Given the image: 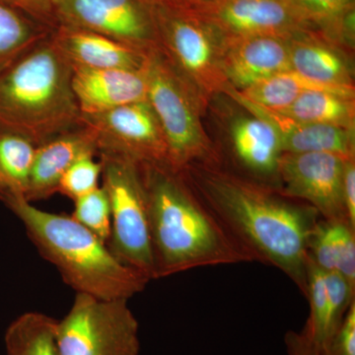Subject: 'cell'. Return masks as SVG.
I'll use <instances>...</instances> for the list:
<instances>
[{
	"label": "cell",
	"mask_w": 355,
	"mask_h": 355,
	"mask_svg": "<svg viewBox=\"0 0 355 355\" xmlns=\"http://www.w3.org/2000/svg\"><path fill=\"white\" fill-rule=\"evenodd\" d=\"M93 154L77 159L60 180L58 193L72 200L87 195L99 188L102 176L101 162H96Z\"/></svg>",
	"instance_id": "cell-28"
},
{
	"label": "cell",
	"mask_w": 355,
	"mask_h": 355,
	"mask_svg": "<svg viewBox=\"0 0 355 355\" xmlns=\"http://www.w3.org/2000/svg\"><path fill=\"white\" fill-rule=\"evenodd\" d=\"M343 198L350 227L355 230V164L354 158L347 159L343 168Z\"/></svg>",
	"instance_id": "cell-32"
},
{
	"label": "cell",
	"mask_w": 355,
	"mask_h": 355,
	"mask_svg": "<svg viewBox=\"0 0 355 355\" xmlns=\"http://www.w3.org/2000/svg\"><path fill=\"white\" fill-rule=\"evenodd\" d=\"M232 133L235 153L243 164L260 175H277L284 153L279 132L272 123L254 116L238 121Z\"/></svg>",
	"instance_id": "cell-19"
},
{
	"label": "cell",
	"mask_w": 355,
	"mask_h": 355,
	"mask_svg": "<svg viewBox=\"0 0 355 355\" xmlns=\"http://www.w3.org/2000/svg\"><path fill=\"white\" fill-rule=\"evenodd\" d=\"M178 1L193 2V1H197V0H178Z\"/></svg>",
	"instance_id": "cell-35"
},
{
	"label": "cell",
	"mask_w": 355,
	"mask_h": 355,
	"mask_svg": "<svg viewBox=\"0 0 355 355\" xmlns=\"http://www.w3.org/2000/svg\"><path fill=\"white\" fill-rule=\"evenodd\" d=\"M87 154H98L97 147L93 135L83 125L36 146L26 200L38 202L58 193L64 173L77 159Z\"/></svg>",
	"instance_id": "cell-16"
},
{
	"label": "cell",
	"mask_w": 355,
	"mask_h": 355,
	"mask_svg": "<svg viewBox=\"0 0 355 355\" xmlns=\"http://www.w3.org/2000/svg\"><path fill=\"white\" fill-rule=\"evenodd\" d=\"M72 89L81 114L109 110L146 101V69H94L72 67Z\"/></svg>",
	"instance_id": "cell-14"
},
{
	"label": "cell",
	"mask_w": 355,
	"mask_h": 355,
	"mask_svg": "<svg viewBox=\"0 0 355 355\" xmlns=\"http://www.w3.org/2000/svg\"><path fill=\"white\" fill-rule=\"evenodd\" d=\"M277 112L303 123H323L354 130V98L324 91H306L291 106Z\"/></svg>",
	"instance_id": "cell-23"
},
{
	"label": "cell",
	"mask_w": 355,
	"mask_h": 355,
	"mask_svg": "<svg viewBox=\"0 0 355 355\" xmlns=\"http://www.w3.org/2000/svg\"><path fill=\"white\" fill-rule=\"evenodd\" d=\"M36 146L24 137L0 132V195L23 196L29 189Z\"/></svg>",
	"instance_id": "cell-25"
},
{
	"label": "cell",
	"mask_w": 355,
	"mask_h": 355,
	"mask_svg": "<svg viewBox=\"0 0 355 355\" xmlns=\"http://www.w3.org/2000/svg\"><path fill=\"white\" fill-rule=\"evenodd\" d=\"M102 187L112 212V253L149 280L156 279L149 225L148 202L139 163L120 156L99 154Z\"/></svg>",
	"instance_id": "cell-7"
},
{
	"label": "cell",
	"mask_w": 355,
	"mask_h": 355,
	"mask_svg": "<svg viewBox=\"0 0 355 355\" xmlns=\"http://www.w3.org/2000/svg\"><path fill=\"white\" fill-rule=\"evenodd\" d=\"M0 200L22 222L40 254L76 293L130 300L146 288V275L121 263L106 243L71 216L44 211L23 196L3 193Z\"/></svg>",
	"instance_id": "cell-3"
},
{
	"label": "cell",
	"mask_w": 355,
	"mask_h": 355,
	"mask_svg": "<svg viewBox=\"0 0 355 355\" xmlns=\"http://www.w3.org/2000/svg\"><path fill=\"white\" fill-rule=\"evenodd\" d=\"M355 230L349 225L343 229L338 249L336 272L355 291Z\"/></svg>",
	"instance_id": "cell-31"
},
{
	"label": "cell",
	"mask_w": 355,
	"mask_h": 355,
	"mask_svg": "<svg viewBox=\"0 0 355 355\" xmlns=\"http://www.w3.org/2000/svg\"><path fill=\"white\" fill-rule=\"evenodd\" d=\"M148 202L156 279L203 266L252 261L209 207L187 189L180 171L139 164Z\"/></svg>",
	"instance_id": "cell-2"
},
{
	"label": "cell",
	"mask_w": 355,
	"mask_h": 355,
	"mask_svg": "<svg viewBox=\"0 0 355 355\" xmlns=\"http://www.w3.org/2000/svg\"><path fill=\"white\" fill-rule=\"evenodd\" d=\"M291 69L300 76L328 85L352 87L347 60L333 43L314 30H303L288 38Z\"/></svg>",
	"instance_id": "cell-18"
},
{
	"label": "cell",
	"mask_w": 355,
	"mask_h": 355,
	"mask_svg": "<svg viewBox=\"0 0 355 355\" xmlns=\"http://www.w3.org/2000/svg\"><path fill=\"white\" fill-rule=\"evenodd\" d=\"M146 2H148L151 6H156V4L161 3V2H164L166 0H146Z\"/></svg>",
	"instance_id": "cell-34"
},
{
	"label": "cell",
	"mask_w": 355,
	"mask_h": 355,
	"mask_svg": "<svg viewBox=\"0 0 355 355\" xmlns=\"http://www.w3.org/2000/svg\"><path fill=\"white\" fill-rule=\"evenodd\" d=\"M191 174L210 211L252 261L279 268L306 294L310 240L319 222L317 210L286 202L258 184L216 170H191Z\"/></svg>",
	"instance_id": "cell-1"
},
{
	"label": "cell",
	"mask_w": 355,
	"mask_h": 355,
	"mask_svg": "<svg viewBox=\"0 0 355 355\" xmlns=\"http://www.w3.org/2000/svg\"><path fill=\"white\" fill-rule=\"evenodd\" d=\"M184 3L190 4L211 23L224 39L253 36L289 38L309 29L287 0H197Z\"/></svg>",
	"instance_id": "cell-12"
},
{
	"label": "cell",
	"mask_w": 355,
	"mask_h": 355,
	"mask_svg": "<svg viewBox=\"0 0 355 355\" xmlns=\"http://www.w3.org/2000/svg\"><path fill=\"white\" fill-rule=\"evenodd\" d=\"M147 101L157 116L167 144L168 165L182 171L211 159L198 114L197 93L173 67L160 46L146 53Z\"/></svg>",
	"instance_id": "cell-6"
},
{
	"label": "cell",
	"mask_w": 355,
	"mask_h": 355,
	"mask_svg": "<svg viewBox=\"0 0 355 355\" xmlns=\"http://www.w3.org/2000/svg\"><path fill=\"white\" fill-rule=\"evenodd\" d=\"M79 125L94 137L98 154L120 156L139 164H168L164 133L147 100L102 113L81 114Z\"/></svg>",
	"instance_id": "cell-10"
},
{
	"label": "cell",
	"mask_w": 355,
	"mask_h": 355,
	"mask_svg": "<svg viewBox=\"0 0 355 355\" xmlns=\"http://www.w3.org/2000/svg\"><path fill=\"white\" fill-rule=\"evenodd\" d=\"M0 4L15 9L51 29L58 27L53 0H0Z\"/></svg>",
	"instance_id": "cell-30"
},
{
	"label": "cell",
	"mask_w": 355,
	"mask_h": 355,
	"mask_svg": "<svg viewBox=\"0 0 355 355\" xmlns=\"http://www.w3.org/2000/svg\"><path fill=\"white\" fill-rule=\"evenodd\" d=\"M60 355H139V324L128 299H101L76 293L58 321Z\"/></svg>",
	"instance_id": "cell-8"
},
{
	"label": "cell",
	"mask_w": 355,
	"mask_h": 355,
	"mask_svg": "<svg viewBox=\"0 0 355 355\" xmlns=\"http://www.w3.org/2000/svg\"><path fill=\"white\" fill-rule=\"evenodd\" d=\"M153 13L161 50L193 90L227 91L220 32L184 2L166 0L153 6Z\"/></svg>",
	"instance_id": "cell-5"
},
{
	"label": "cell",
	"mask_w": 355,
	"mask_h": 355,
	"mask_svg": "<svg viewBox=\"0 0 355 355\" xmlns=\"http://www.w3.org/2000/svg\"><path fill=\"white\" fill-rule=\"evenodd\" d=\"M72 73L51 33L0 74V132L39 146L78 127Z\"/></svg>",
	"instance_id": "cell-4"
},
{
	"label": "cell",
	"mask_w": 355,
	"mask_h": 355,
	"mask_svg": "<svg viewBox=\"0 0 355 355\" xmlns=\"http://www.w3.org/2000/svg\"><path fill=\"white\" fill-rule=\"evenodd\" d=\"M221 67L229 85L234 86L237 91L292 70L288 38L253 36L224 39Z\"/></svg>",
	"instance_id": "cell-13"
},
{
	"label": "cell",
	"mask_w": 355,
	"mask_h": 355,
	"mask_svg": "<svg viewBox=\"0 0 355 355\" xmlns=\"http://www.w3.org/2000/svg\"><path fill=\"white\" fill-rule=\"evenodd\" d=\"M57 326L58 320L44 313L20 315L6 331V355H60Z\"/></svg>",
	"instance_id": "cell-22"
},
{
	"label": "cell",
	"mask_w": 355,
	"mask_h": 355,
	"mask_svg": "<svg viewBox=\"0 0 355 355\" xmlns=\"http://www.w3.org/2000/svg\"><path fill=\"white\" fill-rule=\"evenodd\" d=\"M53 31L29 16L0 4V74Z\"/></svg>",
	"instance_id": "cell-24"
},
{
	"label": "cell",
	"mask_w": 355,
	"mask_h": 355,
	"mask_svg": "<svg viewBox=\"0 0 355 355\" xmlns=\"http://www.w3.org/2000/svg\"><path fill=\"white\" fill-rule=\"evenodd\" d=\"M311 314L309 322L304 329L311 342L322 352L329 342L328 295H327L324 272L318 268L309 258L307 265V291Z\"/></svg>",
	"instance_id": "cell-26"
},
{
	"label": "cell",
	"mask_w": 355,
	"mask_h": 355,
	"mask_svg": "<svg viewBox=\"0 0 355 355\" xmlns=\"http://www.w3.org/2000/svg\"><path fill=\"white\" fill-rule=\"evenodd\" d=\"M345 160L333 153H282L277 167L282 193L309 202L324 220L349 224L343 198Z\"/></svg>",
	"instance_id": "cell-11"
},
{
	"label": "cell",
	"mask_w": 355,
	"mask_h": 355,
	"mask_svg": "<svg viewBox=\"0 0 355 355\" xmlns=\"http://www.w3.org/2000/svg\"><path fill=\"white\" fill-rule=\"evenodd\" d=\"M58 26L96 33L144 53L160 46L146 0H53Z\"/></svg>",
	"instance_id": "cell-9"
},
{
	"label": "cell",
	"mask_w": 355,
	"mask_h": 355,
	"mask_svg": "<svg viewBox=\"0 0 355 355\" xmlns=\"http://www.w3.org/2000/svg\"><path fill=\"white\" fill-rule=\"evenodd\" d=\"M228 93L234 94L236 101L250 110L254 116L272 123L279 132L282 153H326L336 154L345 159L354 158V130L292 120L279 112L263 108L243 99L233 89Z\"/></svg>",
	"instance_id": "cell-15"
},
{
	"label": "cell",
	"mask_w": 355,
	"mask_h": 355,
	"mask_svg": "<svg viewBox=\"0 0 355 355\" xmlns=\"http://www.w3.org/2000/svg\"><path fill=\"white\" fill-rule=\"evenodd\" d=\"M328 295V331L330 338L342 323L345 311L354 300V291L338 272H324ZM329 338V340H330Z\"/></svg>",
	"instance_id": "cell-29"
},
{
	"label": "cell",
	"mask_w": 355,
	"mask_h": 355,
	"mask_svg": "<svg viewBox=\"0 0 355 355\" xmlns=\"http://www.w3.org/2000/svg\"><path fill=\"white\" fill-rule=\"evenodd\" d=\"M72 217L108 244L112 231L111 205L103 187L74 200Z\"/></svg>",
	"instance_id": "cell-27"
},
{
	"label": "cell",
	"mask_w": 355,
	"mask_h": 355,
	"mask_svg": "<svg viewBox=\"0 0 355 355\" xmlns=\"http://www.w3.org/2000/svg\"><path fill=\"white\" fill-rule=\"evenodd\" d=\"M306 91H324L345 97L354 98V86L343 87L315 83L300 76L294 70L275 74L244 90H235V92L243 99L263 108L282 111L291 106Z\"/></svg>",
	"instance_id": "cell-20"
},
{
	"label": "cell",
	"mask_w": 355,
	"mask_h": 355,
	"mask_svg": "<svg viewBox=\"0 0 355 355\" xmlns=\"http://www.w3.org/2000/svg\"><path fill=\"white\" fill-rule=\"evenodd\" d=\"M53 37L72 67L141 70L146 53L96 33L58 26Z\"/></svg>",
	"instance_id": "cell-17"
},
{
	"label": "cell",
	"mask_w": 355,
	"mask_h": 355,
	"mask_svg": "<svg viewBox=\"0 0 355 355\" xmlns=\"http://www.w3.org/2000/svg\"><path fill=\"white\" fill-rule=\"evenodd\" d=\"M286 343L289 355H321L305 331L300 334L289 331L286 334Z\"/></svg>",
	"instance_id": "cell-33"
},
{
	"label": "cell",
	"mask_w": 355,
	"mask_h": 355,
	"mask_svg": "<svg viewBox=\"0 0 355 355\" xmlns=\"http://www.w3.org/2000/svg\"><path fill=\"white\" fill-rule=\"evenodd\" d=\"M294 12L311 30L317 29L333 43L352 39L354 32V0H287Z\"/></svg>",
	"instance_id": "cell-21"
}]
</instances>
